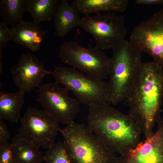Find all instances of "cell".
<instances>
[{
  "instance_id": "44dd1931",
  "label": "cell",
  "mask_w": 163,
  "mask_h": 163,
  "mask_svg": "<svg viewBox=\"0 0 163 163\" xmlns=\"http://www.w3.org/2000/svg\"><path fill=\"white\" fill-rule=\"evenodd\" d=\"M0 163H16L9 143L0 146Z\"/></svg>"
},
{
  "instance_id": "603a6c76",
  "label": "cell",
  "mask_w": 163,
  "mask_h": 163,
  "mask_svg": "<svg viewBox=\"0 0 163 163\" xmlns=\"http://www.w3.org/2000/svg\"><path fill=\"white\" fill-rule=\"evenodd\" d=\"M10 138L6 125L2 120H0V146L9 143Z\"/></svg>"
},
{
  "instance_id": "3957f363",
  "label": "cell",
  "mask_w": 163,
  "mask_h": 163,
  "mask_svg": "<svg viewBox=\"0 0 163 163\" xmlns=\"http://www.w3.org/2000/svg\"><path fill=\"white\" fill-rule=\"evenodd\" d=\"M59 132L71 163H117L115 153L87 125L74 121Z\"/></svg>"
},
{
  "instance_id": "cb8c5ba5",
  "label": "cell",
  "mask_w": 163,
  "mask_h": 163,
  "mask_svg": "<svg viewBox=\"0 0 163 163\" xmlns=\"http://www.w3.org/2000/svg\"><path fill=\"white\" fill-rule=\"evenodd\" d=\"M135 2L138 5H146L163 4V0H136Z\"/></svg>"
},
{
  "instance_id": "9a60e30c",
  "label": "cell",
  "mask_w": 163,
  "mask_h": 163,
  "mask_svg": "<svg viewBox=\"0 0 163 163\" xmlns=\"http://www.w3.org/2000/svg\"><path fill=\"white\" fill-rule=\"evenodd\" d=\"M128 4L127 0H74L71 5L79 14L86 16L103 11L123 12Z\"/></svg>"
},
{
  "instance_id": "ba28073f",
  "label": "cell",
  "mask_w": 163,
  "mask_h": 163,
  "mask_svg": "<svg viewBox=\"0 0 163 163\" xmlns=\"http://www.w3.org/2000/svg\"><path fill=\"white\" fill-rule=\"evenodd\" d=\"M20 120L18 135L36 149H48L55 143L59 123L44 110L29 107Z\"/></svg>"
},
{
  "instance_id": "ffe728a7",
  "label": "cell",
  "mask_w": 163,
  "mask_h": 163,
  "mask_svg": "<svg viewBox=\"0 0 163 163\" xmlns=\"http://www.w3.org/2000/svg\"><path fill=\"white\" fill-rule=\"evenodd\" d=\"M45 163H71L63 142L55 143L43 153Z\"/></svg>"
},
{
  "instance_id": "d6986e66",
  "label": "cell",
  "mask_w": 163,
  "mask_h": 163,
  "mask_svg": "<svg viewBox=\"0 0 163 163\" xmlns=\"http://www.w3.org/2000/svg\"><path fill=\"white\" fill-rule=\"evenodd\" d=\"M28 11L33 21L39 24L51 20L53 17L58 0H27Z\"/></svg>"
},
{
  "instance_id": "52a82bcc",
  "label": "cell",
  "mask_w": 163,
  "mask_h": 163,
  "mask_svg": "<svg viewBox=\"0 0 163 163\" xmlns=\"http://www.w3.org/2000/svg\"><path fill=\"white\" fill-rule=\"evenodd\" d=\"M78 26L91 35L95 46L101 50H112L125 40L127 34L124 16L113 13L85 16Z\"/></svg>"
},
{
  "instance_id": "d4e9b609",
  "label": "cell",
  "mask_w": 163,
  "mask_h": 163,
  "mask_svg": "<svg viewBox=\"0 0 163 163\" xmlns=\"http://www.w3.org/2000/svg\"><path fill=\"white\" fill-rule=\"evenodd\" d=\"M3 46L0 45V75H2V55Z\"/></svg>"
},
{
  "instance_id": "8992f818",
  "label": "cell",
  "mask_w": 163,
  "mask_h": 163,
  "mask_svg": "<svg viewBox=\"0 0 163 163\" xmlns=\"http://www.w3.org/2000/svg\"><path fill=\"white\" fill-rule=\"evenodd\" d=\"M59 56L62 63L91 78L104 80L109 77L110 58L96 46L88 44L85 47L75 41L66 42L60 47Z\"/></svg>"
},
{
  "instance_id": "7a4b0ae2",
  "label": "cell",
  "mask_w": 163,
  "mask_h": 163,
  "mask_svg": "<svg viewBox=\"0 0 163 163\" xmlns=\"http://www.w3.org/2000/svg\"><path fill=\"white\" fill-rule=\"evenodd\" d=\"M87 126L115 153L122 155L141 141V131L133 117L108 105L89 106Z\"/></svg>"
},
{
  "instance_id": "2e32d148",
  "label": "cell",
  "mask_w": 163,
  "mask_h": 163,
  "mask_svg": "<svg viewBox=\"0 0 163 163\" xmlns=\"http://www.w3.org/2000/svg\"><path fill=\"white\" fill-rule=\"evenodd\" d=\"M25 93L18 91L14 93L0 91V120L16 123L24 102Z\"/></svg>"
},
{
  "instance_id": "6da1fadb",
  "label": "cell",
  "mask_w": 163,
  "mask_h": 163,
  "mask_svg": "<svg viewBox=\"0 0 163 163\" xmlns=\"http://www.w3.org/2000/svg\"><path fill=\"white\" fill-rule=\"evenodd\" d=\"M129 114L145 138L154 131L163 103V68L152 62H142L126 98Z\"/></svg>"
},
{
  "instance_id": "ac0fdd59",
  "label": "cell",
  "mask_w": 163,
  "mask_h": 163,
  "mask_svg": "<svg viewBox=\"0 0 163 163\" xmlns=\"http://www.w3.org/2000/svg\"><path fill=\"white\" fill-rule=\"evenodd\" d=\"M27 0H0V15L7 25L15 26L28 11Z\"/></svg>"
},
{
  "instance_id": "277c9868",
  "label": "cell",
  "mask_w": 163,
  "mask_h": 163,
  "mask_svg": "<svg viewBox=\"0 0 163 163\" xmlns=\"http://www.w3.org/2000/svg\"><path fill=\"white\" fill-rule=\"evenodd\" d=\"M109 68L110 103L114 106L126 98L142 63L141 53L124 40L112 50Z\"/></svg>"
},
{
  "instance_id": "30bf717a",
  "label": "cell",
  "mask_w": 163,
  "mask_h": 163,
  "mask_svg": "<svg viewBox=\"0 0 163 163\" xmlns=\"http://www.w3.org/2000/svg\"><path fill=\"white\" fill-rule=\"evenodd\" d=\"M129 39L133 47L150 55L163 68V8L136 26Z\"/></svg>"
},
{
  "instance_id": "5b68a950",
  "label": "cell",
  "mask_w": 163,
  "mask_h": 163,
  "mask_svg": "<svg viewBox=\"0 0 163 163\" xmlns=\"http://www.w3.org/2000/svg\"><path fill=\"white\" fill-rule=\"evenodd\" d=\"M50 75L55 82L63 85L71 91L79 103L88 106L104 105L110 103V94L108 82L85 75L73 67L54 66Z\"/></svg>"
},
{
  "instance_id": "7402d4cb",
  "label": "cell",
  "mask_w": 163,
  "mask_h": 163,
  "mask_svg": "<svg viewBox=\"0 0 163 163\" xmlns=\"http://www.w3.org/2000/svg\"><path fill=\"white\" fill-rule=\"evenodd\" d=\"M12 34L11 28L3 22H0V45L4 46L8 41L11 40Z\"/></svg>"
},
{
  "instance_id": "9c48e42d",
  "label": "cell",
  "mask_w": 163,
  "mask_h": 163,
  "mask_svg": "<svg viewBox=\"0 0 163 163\" xmlns=\"http://www.w3.org/2000/svg\"><path fill=\"white\" fill-rule=\"evenodd\" d=\"M36 100L43 110L59 123L67 124L74 121L80 111L79 103L69 96V91L56 82L41 84Z\"/></svg>"
},
{
  "instance_id": "4fadbf2b",
  "label": "cell",
  "mask_w": 163,
  "mask_h": 163,
  "mask_svg": "<svg viewBox=\"0 0 163 163\" xmlns=\"http://www.w3.org/2000/svg\"><path fill=\"white\" fill-rule=\"evenodd\" d=\"M10 28L12 34L11 41L34 52L39 50L46 32L40 30L38 23L33 21L22 20Z\"/></svg>"
},
{
  "instance_id": "5bb4252c",
  "label": "cell",
  "mask_w": 163,
  "mask_h": 163,
  "mask_svg": "<svg viewBox=\"0 0 163 163\" xmlns=\"http://www.w3.org/2000/svg\"><path fill=\"white\" fill-rule=\"evenodd\" d=\"M54 35L63 37L69 32L78 26L81 19L78 13L67 0H59L53 16Z\"/></svg>"
},
{
  "instance_id": "7c38bea8",
  "label": "cell",
  "mask_w": 163,
  "mask_h": 163,
  "mask_svg": "<svg viewBox=\"0 0 163 163\" xmlns=\"http://www.w3.org/2000/svg\"><path fill=\"white\" fill-rule=\"evenodd\" d=\"M13 81L18 91L24 93L38 88L42 81L50 71L45 69L44 65L29 51L23 53L18 62L11 69Z\"/></svg>"
},
{
  "instance_id": "8fae6325",
  "label": "cell",
  "mask_w": 163,
  "mask_h": 163,
  "mask_svg": "<svg viewBox=\"0 0 163 163\" xmlns=\"http://www.w3.org/2000/svg\"><path fill=\"white\" fill-rule=\"evenodd\" d=\"M156 130L135 148L120 155L117 163H163V120L160 117Z\"/></svg>"
},
{
  "instance_id": "e0dca14e",
  "label": "cell",
  "mask_w": 163,
  "mask_h": 163,
  "mask_svg": "<svg viewBox=\"0 0 163 163\" xmlns=\"http://www.w3.org/2000/svg\"><path fill=\"white\" fill-rule=\"evenodd\" d=\"M11 149L16 163H43V154L33 145L21 138L18 134L12 139Z\"/></svg>"
}]
</instances>
